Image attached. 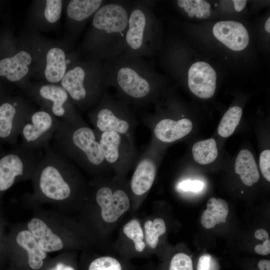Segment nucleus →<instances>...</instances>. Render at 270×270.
<instances>
[{
  "instance_id": "f257e3e1",
  "label": "nucleus",
  "mask_w": 270,
  "mask_h": 270,
  "mask_svg": "<svg viewBox=\"0 0 270 270\" xmlns=\"http://www.w3.org/2000/svg\"><path fill=\"white\" fill-rule=\"evenodd\" d=\"M133 2L114 0L106 2L94 15L88 44L94 60L106 62L123 54Z\"/></svg>"
},
{
  "instance_id": "f03ea898",
  "label": "nucleus",
  "mask_w": 270,
  "mask_h": 270,
  "mask_svg": "<svg viewBox=\"0 0 270 270\" xmlns=\"http://www.w3.org/2000/svg\"><path fill=\"white\" fill-rule=\"evenodd\" d=\"M108 86L117 92V96L130 106H146L154 96L156 78L146 58H117L104 62Z\"/></svg>"
},
{
  "instance_id": "7ed1b4c3",
  "label": "nucleus",
  "mask_w": 270,
  "mask_h": 270,
  "mask_svg": "<svg viewBox=\"0 0 270 270\" xmlns=\"http://www.w3.org/2000/svg\"><path fill=\"white\" fill-rule=\"evenodd\" d=\"M54 146L73 163L91 172L105 168L106 161L96 131L79 116L59 120Z\"/></svg>"
},
{
  "instance_id": "20e7f679",
  "label": "nucleus",
  "mask_w": 270,
  "mask_h": 270,
  "mask_svg": "<svg viewBox=\"0 0 270 270\" xmlns=\"http://www.w3.org/2000/svg\"><path fill=\"white\" fill-rule=\"evenodd\" d=\"M34 174L37 192L52 200L62 201L72 193V178L76 174L74 163L48 144Z\"/></svg>"
},
{
  "instance_id": "39448f33",
  "label": "nucleus",
  "mask_w": 270,
  "mask_h": 270,
  "mask_svg": "<svg viewBox=\"0 0 270 270\" xmlns=\"http://www.w3.org/2000/svg\"><path fill=\"white\" fill-rule=\"evenodd\" d=\"M156 30L148 0L134 1L130 10L122 58H148L156 48Z\"/></svg>"
},
{
  "instance_id": "423d86ee",
  "label": "nucleus",
  "mask_w": 270,
  "mask_h": 270,
  "mask_svg": "<svg viewBox=\"0 0 270 270\" xmlns=\"http://www.w3.org/2000/svg\"><path fill=\"white\" fill-rule=\"evenodd\" d=\"M88 116L96 131L115 132L134 140L136 120L130 105L118 96L105 92Z\"/></svg>"
},
{
  "instance_id": "0eeeda50",
  "label": "nucleus",
  "mask_w": 270,
  "mask_h": 270,
  "mask_svg": "<svg viewBox=\"0 0 270 270\" xmlns=\"http://www.w3.org/2000/svg\"><path fill=\"white\" fill-rule=\"evenodd\" d=\"M59 124V120L46 110H32L28 116L20 130L22 148L39 150L45 148L54 135Z\"/></svg>"
},
{
  "instance_id": "6e6552de",
  "label": "nucleus",
  "mask_w": 270,
  "mask_h": 270,
  "mask_svg": "<svg viewBox=\"0 0 270 270\" xmlns=\"http://www.w3.org/2000/svg\"><path fill=\"white\" fill-rule=\"evenodd\" d=\"M38 150H28L18 146L0 154V192L10 188L19 178L34 176L42 158Z\"/></svg>"
},
{
  "instance_id": "1a4fd4ad",
  "label": "nucleus",
  "mask_w": 270,
  "mask_h": 270,
  "mask_svg": "<svg viewBox=\"0 0 270 270\" xmlns=\"http://www.w3.org/2000/svg\"><path fill=\"white\" fill-rule=\"evenodd\" d=\"M96 132L104 159L110 167L122 169L136 164L140 156L134 140L115 132Z\"/></svg>"
},
{
  "instance_id": "9d476101",
  "label": "nucleus",
  "mask_w": 270,
  "mask_h": 270,
  "mask_svg": "<svg viewBox=\"0 0 270 270\" xmlns=\"http://www.w3.org/2000/svg\"><path fill=\"white\" fill-rule=\"evenodd\" d=\"M32 94L42 108L59 120H70L80 116L76 112L69 95L60 86L52 84H43L33 90Z\"/></svg>"
},
{
  "instance_id": "9b49d317",
  "label": "nucleus",
  "mask_w": 270,
  "mask_h": 270,
  "mask_svg": "<svg viewBox=\"0 0 270 270\" xmlns=\"http://www.w3.org/2000/svg\"><path fill=\"white\" fill-rule=\"evenodd\" d=\"M23 99L6 102L0 105V140L16 144L22 126L32 112Z\"/></svg>"
},
{
  "instance_id": "f8f14e48",
  "label": "nucleus",
  "mask_w": 270,
  "mask_h": 270,
  "mask_svg": "<svg viewBox=\"0 0 270 270\" xmlns=\"http://www.w3.org/2000/svg\"><path fill=\"white\" fill-rule=\"evenodd\" d=\"M96 200L102 209V217L108 222H114L130 206V198L122 190L113 192L108 186L99 188L96 194Z\"/></svg>"
},
{
  "instance_id": "ddd939ff",
  "label": "nucleus",
  "mask_w": 270,
  "mask_h": 270,
  "mask_svg": "<svg viewBox=\"0 0 270 270\" xmlns=\"http://www.w3.org/2000/svg\"><path fill=\"white\" fill-rule=\"evenodd\" d=\"M88 63L76 64L66 71L60 81L61 86L67 92L73 103L82 110L94 106L84 86Z\"/></svg>"
},
{
  "instance_id": "4468645a",
  "label": "nucleus",
  "mask_w": 270,
  "mask_h": 270,
  "mask_svg": "<svg viewBox=\"0 0 270 270\" xmlns=\"http://www.w3.org/2000/svg\"><path fill=\"white\" fill-rule=\"evenodd\" d=\"M216 74L208 63H194L188 71V86L191 92L198 98H208L214 94Z\"/></svg>"
},
{
  "instance_id": "2eb2a0df",
  "label": "nucleus",
  "mask_w": 270,
  "mask_h": 270,
  "mask_svg": "<svg viewBox=\"0 0 270 270\" xmlns=\"http://www.w3.org/2000/svg\"><path fill=\"white\" fill-rule=\"evenodd\" d=\"M136 164L130 181V188L135 194L141 196L150 190L156 173V162L150 148H148L139 156Z\"/></svg>"
},
{
  "instance_id": "dca6fc26",
  "label": "nucleus",
  "mask_w": 270,
  "mask_h": 270,
  "mask_svg": "<svg viewBox=\"0 0 270 270\" xmlns=\"http://www.w3.org/2000/svg\"><path fill=\"white\" fill-rule=\"evenodd\" d=\"M212 32L216 39L233 50L244 49L249 42L248 32L239 22H218L214 26Z\"/></svg>"
},
{
  "instance_id": "f3484780",
  "label": "nucleus",
  "mask_w": 270,
  "mask_h": 270,
  "mask_svg": "<svg viewBox=\"0 0 270 270\" xmlns=\"http://www.w3.org/2000/svg\"><path fill=\"white\" fill-rule=\"evenodd\" d=\"M192 128V122L188 118L178 120L163 118L156 123L153 132L158 140L164 142H172L188 134Z\"/></svg>"
},
{
  "instance_id": "a211bd4d",
  "label": "nucleus",
  "mask_w": 270,
  "mask_h": 270,
  "mask_svg": "<svg viewBox=\"0 0 270 270\" xmlns=\"http://www.w3.org/2000/svg\"><path fill=\"white\" fill-rule=\"evenodd\" d=\"M32 61L31 54L21 50L12 56L0 60V76L11 82H18L28 74Z\"/></svg>"
},
{
  "instance_id": "6ab92c4d",
  "label": "nucleus",
  "mask_w": 270,
  "mask_h": 270,
  "mask_svg": "<svg viewBox=\"0 0 270 270\" xmlns=\"http://www.w3.org/2000/svg\"><path fill=\"white\" fill-rule=\"evenodd\" d=\"M27 226L28 230L44 252H52L62 248L64 244L62 239L53 233L42 220L33 218L28 222Z\"/></svg>"
},
{
  "instance_id": "aec40b11",
  "label": "nucleus",
  "mask_w": 270,
  "mask_h": 270,
  "mask_svg": "<svg viewBox=\"0 0 270 270\" xmlns=\"http://www.w3.org/2000/svg\"><path fill=\"white\" fill-rule=\"evenodd\" d=\"M46 79L50 84L61 81L67 71V60L64 50L58 48H50L46 55Z\"/></svg>"
},
{
  "instance_id": "412c9836",
  "label": "nucleus",
  "mask_w": 270,
  "mask_h": 270,
  "mask_svg": "<svg viewBox=\"0 0 270 270\" xmlns=\"http://www.w3.org/2000/svg\"><path fill=\"white\" fill-rule=\"evenodd\" d=\"M16 241L20 246L27 252L30 266L36 270L40 268L46 254L40 247L30 232L28 230L20 231L16 237Z\"/></svg>"
},
{
  "instance_id": "4be33fe9",
  "label": "nucleus",
  "mask_w": 270,
  "mask_h": 270,
  "mask_svg": "<svg viewBox=\"0 0 270 270\" xmlns=\"http://www.w3.org/2000/svg\"><path fill=\"white\" fill-rule=\"evenodd\" d=\"M236 172L240 176L242 182L250 186L258 182L260 174L252 153L248 150H242L238 155L234 166Z\"/></svg>"
},
{
  "instance_id": "5701e85b",
  "label": "nucleus",
  "mask_w": 270,
  "mask_h": 270,
  "mask_svg": "<svg viewBox=\"0 0 270 270\" xmlns=\"http://www.w3.org/2000/svg\"><path fill=\"white\" fill-rule=\"evenodd\" d=\"M228 214V206L225 200L212 198L208 202L206 210L203 212L200 223L206 228H213L217 224L226 222Z\"/></svg>"
},
{
  "instance_id": "b1692460",
  "label": "nucleus",
  "mask_w": 270,
  "mask_h": 270,
  "mask_svg": "<svg viewBox=\"0 0 270 270\" xmlns=\"http://www.w3.org/2000/svg\"><path fill=\"white\" fill-rule=\"evenodd\" d=\"M105 3L102 0H72L68 5L66 14L71 20L82 22L94 16Z\"/></svg>"
},
{
  "instance_id": "393cba45",
  "label": "nucleus",
  "mask_w": 270,
  "mask_h": 270,
  "mask_svg": "<svg viewBox=\"0 0 270 270\" xmlns=\"http://www.w3.org/2000/svg\"><path fill=\"white\" fill-rule=\"evenodd\" d=\"M192 152L194 160L201 164H206L214 162L218 156L216 140L210 138L196 142L193 146Z\"/></svg>"
},
{
  "instance_id": "a878e982",
  "label": "nucleus",
  "mask_w": 270,
  "mask_h": 270,
  "mask_svg": "<svg viewBox=\"0 0 270 270\" xmlns=\"http://www.w3.org/2000/svg\"><path fill=\"white\" fill-rule=\"evenodd\" d=\"M242 114V109L238 106L228 110L224 114L218 128L220 136L227 138L232 135L239 124Z\"/></svg>"
},
{
  "instance_id": "bb28decb",
  "label": "nucleus",
  "mask_w": 270,
  "mask_h": 270,
  "mask_svg": "<svg viewBox=\"0 0 270 270\" xmlns=\"http://www.w3.org/2000/svg\"><path fill=\"white\" fill-rule=\"evenodd\" d=\"M177 4L190 18L196 16L198 18H206L211 14L210 5L205 0H178Z\"/></svg>"
},
{
  "instance_id": "cd10ccee",
  "label": "nucleus",
  "mask_w": 270,
  "mask_h": 270,
  "mask_svg": "<svg viewBox=\"0 0 270 270\" xmlns=\"http://www.w3.org/2000/svg\"><path fill=\"white\" fill-rule=\"evenodd\" d=\"M146 240L148 245L155 248L158 242V238L166 232V226L163 219L155 218L153 222L148 220L144 226Z\"/></svg>"
},
{
  "instance_id": "c85d7f7f",
  "label": "nucleus",
  "mask_w": 270,
  "mask_h": 270,
  "mask_svg": "<svg viewBox=\"0 0 270 270\" xmlns=\"http://www.w3.org/2000/svg\"><path fill=\"white\" fill-rule=\"evenodd\" d=\"M124 234L134 243L136 250L142 252L145 248V244L142 241L144 234L138 220H132L128 222L123 228Z\"/></svg>"
},
{
  "instance_id": "c756f323",
  "label": "nucleus",
  "mask_w": 270,
  "mask_h": 270,
  "mask_svg": "<svg viewBox=\"0 0 270 270\" xmlns=\"http://www.w3.org/2000/svg\"><path fill=\"white\" fill-rule=\"evenodd\" d=\"M62 8L61 0H46L44 10L46 20L50 23L56 22L61 16Z\"/></svg>"
},
{
  "instance_id": "7c9ffc66",
  "label": "nucleus",
  "mask_w": 270,
  "mask_h": 270,
  "mask_svg": "<svg viewBox=\"0 0 270 270\" xmlns=\"http://www.w3.org/2000/svg\"><path fill=\"white\" fill-rule=\"evenodd\" d=\"M88 270H122L120 263L110 256H102L94 260Z\"/></svg>"
},
{
  "instance_id": "2f4dec72",
  "label": "nucleus",
  "mask_w": 270,
  "mask_h": 270,
  "mask_svg": "<svg viewBox=\"0 0 270 270\" xmlns=\"http://www.w3.org/2000/svg\"><path fill=\"white\" fill-rule=\"evenodd\" d=\"M169 270H193L191 258L184 253H178L172 258Z\"/></svg>"
},
{
  "instance_id": "473e14b6",
  "label": "nucleus",
  "mask_w": 270,
  "mask_h": 270,
  "mask_svg": "<svg viewBox=\"0 0 270 270\" xmlns=\"http://www.w3.org/2000/svg\"><path fill=\"white\" fill-rule=\"evenodd\" d=\"M260 167L264 177L270 181V150H266L260 156Z\"/></svg>"
},
{
  "instance_id": "72a5a7b5",
  "label": "nucleus",
  "mask_w": 270,
  "mask_h": 270,
  "mask_svg": "<svg viewBox=\"0 0 270 270\" xmlns=\"http://www.w3.org/2000/svg\"><path fill=\"white\" fill-rule=\"evenodd\" d=\"M204 186V184L201 181L186 180L180 182L178 187L184 192H198L201 190Z\"/></svg>"
},
{
  "instance_id": "f704fd0d",
  "label": "nucleus",
  "mask_w": 270,
  "mask_h": 270,
  "mask_svg": "<svg viewBox=\"0 0 270 270\" xmlns=\"http://www.w3.org/2000/svg\"><path fill=\"white\" fill-rule=\"evenodd\" d=\"M212 268V258L209 254L202 256L198 261V270H211Z\"/></svg>"
},
{
  "instance_id": "c9c22d12",
  "label": "nucleus",
  "mask_w": 270,
  "mask_h": 270,
  "mask_svg": "<svg viewBox=\"0 0 270 270\" xmlns=\"http://www.w3.org/2000/svg\"><path fill=\"white\" fill-rule=\"evenodd\" d=\"M255 252L260 255H267L270 253V240L263 241L262 244L256 245L254 248Z\"/></svg>"
},
{
  "instance_id": "e433bc0d",
  "label": "nucleus",
  "mask_w": 270,
  "mask_h": 270,
  "mask_svg": "<svg viewBox=\"0 0 270 270\" xmlns=\"http://www.w3.org/2000/svg\"><path fill=\"white\" fill-rule=\"evenodd\" d=\"M232 2L236 10L238 12L244 8L246 4V0H234Z\"/></svg>"
},
{
  "instance_id": "4c0bfd02",
  "label": "nucleus",
  "mask_w": 270,
  "mask_h": 270,
  "mask_svg": "<svg viewBox=\"0 0 270 270\" xmlns=\"http://www.w3.org/2000/svg\"><path fill=\"white\" fill-rule=\"evenodd\" d=\"M260 270H270V261L268 260H262L258 263Z\"/></svg>"
},
{
  "instance_id": "58836bf2",
  "label": "nucleus",
  "mask_w": 270,
  "mask_h": 270,
  "mask_svg": "<svg viewBox=\"0 0 270 270\" xmlns=\"http://www.w3.org/2000/svg\"><path fill=\"white\" fill-rule=\"evenodd\" d=\"M264 27L266 32L268 33L270 32V18H268L264 24Z\"/></svg>"
},
{
  "instance_id": "ea45409f",
  "label": "nucleus",
  "mask_w": 270,
  "mask_h": 270,
  "mask_svg": "<svg viewBox=\"0 0 270 270\" xmlns=\"http://www.w3.org/2000/svg\"><path fill=\"white\" fill-rule=\"evenodd\" d=\"M64 265L62 263H58L56 268L51 270H62Z\"/></svg>"
},
{
  "instance_id": "a19ab883",
  "label": "nucleus",
  "mask_w": 270,
  "mask_h": 270,
  "mask_svg": "<svg viewBox=\"0 0 270 270\" xmlns=\"http://www.w3.org/2000/svg\"><path fill=\"white\" fill-rule=\"evenodd\" d=\"M62 270H74L72 266L64 265Z\"/></svg>"
}]
</instances>
